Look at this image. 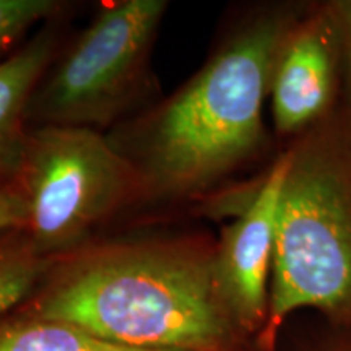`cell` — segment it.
<instances>
[{
	"instance_id": "10",
	"label": "cell",
	"mask_w": 351,
	"mask_h": 351,
	"mask_svg": "<svg viewBox=\"0 0 351 351\" xmlns=\"http://www.w3.org/2000/svg\"><path fill=\"white\" fill-rule=\"evenodd\" d=\"M51 263L34 252L25 231L0 234V317L32 295Z\"/></svg>"
},
{
	"instance_id": "12",
	"label": "cell",
	"mask_w": 351,
	"mask_h": 351,
	"mask_svg": "<svg viewBox=\"0 0 351 351\" xmlns=\"http://www.w3.org/2000/svg\"><path fill=\"white\" fill-rule=\"evenodd\" d=\"M29 208L16 174L0 171V234L26 231Z\"/></svg>"
},
{
	"instance_id": "9",
	"label": "cell",
	"mask_w": 351,
	"mask_h": 351,
	"mask_svg": "<svg viewBox=\"0 0 351 351\" xmlns=\"http://www.w3.org/2000/svg\"><path fill=\"white\" fill-rule=\"evenodd\" d=\"M0 351H173L145 350L96 337L83 328L13 307L0 317Z\"/></svg>"
},
{
	"instance_id": "1",
	"label": "cell",
	"mask_w": 351,
	"mask_h": 351,
	"mask_svg": "<svg viewBox=\"0 0 351 351\" xmlns=\"http://www.w3.org/2000/svg\"><path fill=\"white\" fill-rule=\"evenodd\" d=\"M101 339L145 350L239 351L213 254L182 243H122L57 258L21 304Z\"/></svg>"
},
{
	"instance_id": "3",
	"label": "cell",
	"mask_w": 351,
	"mask_h": 351,
	"mask_svg": "<svg viewBox=\"0 0 351 351\" xmlns=\"http://www.w3.org/2000/svg\"><path fill=\"white\" fill-rule=\"evenodd\" d=\"M288 153L261 351L296 311H351V142L317 135Z\"/></svg>"
},
{
	"instance_id": "6",
	"label": "cell",
	"mask_w": 351,
	"mask_h": 351,
	"mask_svg": "<svg viewBox=\"0 0 351 351\" xmlns=\"http://www.w3.org/2000/svg\"><path fill=\"white\" fill-rule=\"evenodd\" d=\"M288 165L289 153L275 161L213 254L219 293L245 339L256 340L269 317L276 213Z\"/></svg>"
},
{
	"instance_id": "11",
	"label": "cell",
	"mask_w": 351,
	"mask_h": 351,
	"mask_svg": "<svg viewBox=\"0 0 351 351\" xmlns=\"http://www.w3.org/2000/svg\"><path fill=\"white\" fill-rule=\"evenodd\" d=\"M59 10L54 0H0V56L38 21Z\"/></svg>"
},
{
	"instance_id": "5",
	"label": "cell",
	"mask_w": 351,
	"mask_h": 351,
	"mask_svg": "<svg viewBox=\"0 0 351 351\" xmlns=\"http://www.w3.org/2000/svg\"><path fill=\"white\" fill-rule=\"evenodd\" d=\"M166 10L165 0L104 7L39 82L26 122L95 129L121 116L148 86L153 43Z\"/></svg>"
},
{
	"instance_id": "4",
	"label": "cell",
	"mask_w": 351,
	"mask_h": 351,
	"mask_svg": "<svg viewBox=\"0 0 351 351\" xmlns=\"http://www.w3.org/2000/svg\"><path fill=\"white\" fill-rule=\"evenodd\" d=\"M16 179L29 208L26 238L39 257L54 262L80 251L125 199L135 174L95 129L41 125L26 132Z\"/></svg>"
},
{
	"instance_id": "8",
	"label": "cell",
	"mask_w": 351,
	"mask_h": 351,
	"mask_svg": "<svg viewBox=\"0 0 351 351\" xmlns=\"http://www.w3.org/2000/svg\"><path fill=\"white\" fill-rule=\"evenodd\" d=\"M57 34L44 28L0 60V171L16 174L26 137L29 99L56 54Z\"/></svg>"
},
{
	"instance_id": "7",
	"label": "cell",
	"mask_w": 351,
	"mask_h": 351,
	"mask_svg": "<svg viewBox=\"0 0 351 351\" xmlns=\"http://www.w3.org/2000/svg\"><path fill=\"white\" fill-rule=\"evenodd\" d=\"M332 90L333 57L326 29L309 25L289 33L270 85L276 129L287 134L317 119L332 98Z\"/></svg>"
},
{
	"instance_id": "2",
	"label": "cell",
	"mask_w": 351,
	"mask_h": 351,
	"mask_svg": "<svg viewBox=\"0 0 351 351\" xmlns=\"http://www.w3.org/2000/svg\"><path fill=\"white\" fill-rule=\"evenodd\" d=\"M289 33L282 15L254 20L140 124L125 160L150 194H199L257 150L263 101Z\"/></svg>"
},
{
	"instance_id": "13",
	"label": "cell",
	"mask_w": 351,
	"mask_h": 351,
	"mask_svg": "<svg viewBox=\"0 0 351 351\" xmlns=\"http://www.w3.org/2000/svg\"><path fill=\"white\" fill-rule=\"evenodd\" d=\"M341 29H343V43H345V56H346V70L351 83V2H345L339 5Z\"/></svg>"
}]
</instances>
